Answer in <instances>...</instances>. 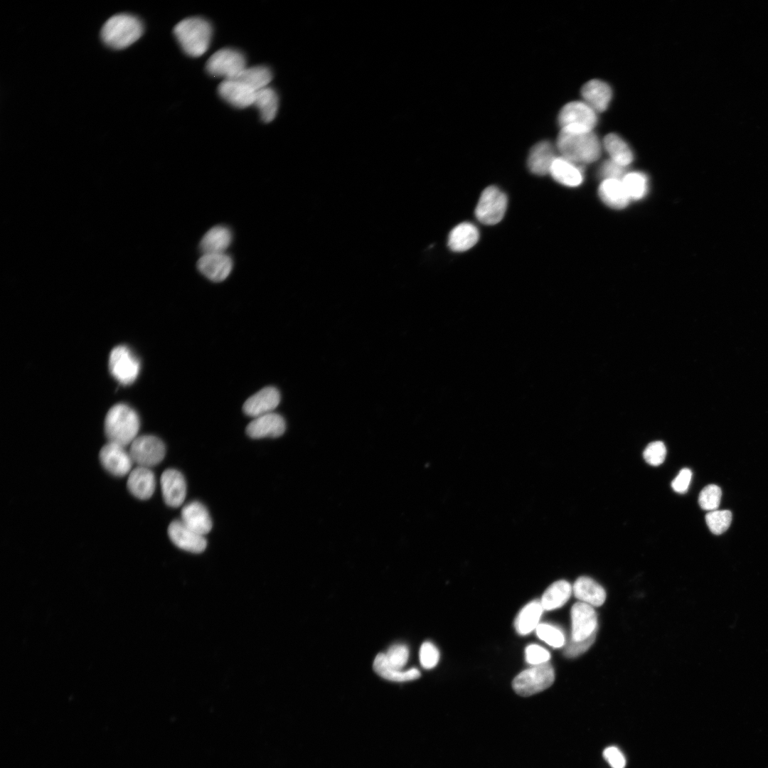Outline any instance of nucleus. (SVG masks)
<instances>
[{
	"label": "nucleus",
	"mask_w": 768,
	"mask_h": 768,
	"mask_svg": "<svg viewBox=\"0 0 768 768\" xmlns=\"http://www.w3.org/2000/svg\"><path fill=\"white\" fill-rule=\"evenodd\" d=\"M555 146L561 156L579 165L597 161L602 153V144L593 131L575 133L561 129Z\"/></svg>",
	"instance_id": "1"
},
{
	"label": "nucleus",
	"mask_w": 768,
	"mask_h": 768,
	"mask_svg": "<svg viewBox=\"0 0 768 768\" xmlns=\"http://www.w3.org/2000/svg\"><path fill=\"white\" fill-rule=\"evenodd\" d=\"M174 34L182 50L191 57H200L208 49L213 28L201 17L186 18L174 28Z\"/></svg>",
	"instance_id": "2"
},
{
	"label": "nucleus",
	"mask_w": 768,
	"mask_h": 768,
	"mask_svg": "<svg viewBox=\"0 0 768 768\" xmlns=\"http://www.w3.org/2000/svg\"><path fill=\"white\" fill-rule=\"evenodd\" d=\"M139 426V417L132 407L117 404L106 415L105 434L109 442L125 447L137 437Z\"/></svg>",
	"instance_id": "3"
},
{
	"label": "nucleus",
	"mask_w": 768,
	"mask_h": 768,
	"mask_svg": "<svg viewBox=\"0 0 768 768\" xmlns=\"http://www.w3.org/2000/svg\"><path fill=\"white\" fill-rule=\"evenodd\" d=\"M144 26L136 16L119 14L110 17L103 25L101 38L109 47L123 49L135 43L142 36Z\"/></svg>",
	"instance_id": "4"
},
{
	"label": "nucleus",
	"mask_w": 768,
	"mask_h": 768,
	"mask_svg": "<svg viewBox=\"0 0 768 768\" xmlns=\"http://www.w3.org/2000/svg\"><path fill=\"white\" fill-rule=\"evenodd\" d=\"M597 121V113L584 101L567 103L560 110L558 117L561 129L575 133L593 131Z\"/></svg>",
	"instance_id": "5"
},
{
	"label": "nucleus",
	"mask_w": 768,
	"mask_h": 768,
	"mask_svg": "<svg viewBox=\"0 0 768 768\" xmlns=\"http://www.w3.org/2000/svg\"><path fill=\"white\" fill-rule=\"evenodd\" d=\"M555 671L553 666L545 663L533 666L521 671L512 683L515 692L521 696H530L549 688L554 682Z\"/></svg>",
	"instance_id": "6"
},
{
	"label": "nucleus",
	"mask_w": 768,
	"mask_h": 768,
	"mask_svg": "<svg viewBox=\"0 0 768 768\" xmlns=\"http://www.w3.org/2000/svg\"><path fill=\"white\" fill-rule=\"evenodd\" d=\"M246 68L244 54L231 48L217 50L208 58L206 65V69L210 75L224 80L235 78Z\"/></svg>",
	"instance_id": "7"
},
{
	"label": "nucleus",
	"mask_w": 768,
	"mask_h": 768,
	"mask_svg": "<svg viewBox=\"0 0 768 768\" xmlns=\"http://www.w3.org/2000/svg\"><path fill=\"white\" fill-rule=\"evenodd\" d=\"M507 204V196L501 190L496 186H489L480 196L475 216L483 224L495 225L503 219Z\"/></svg>",
	"instance_id": "8"
},
{
	"label": "nucleus",
	"mask_w": 768,
	"mask_h": 768,
	"mask_svg": "<svg viewBox=\"0 0 768 768\" xmlns=\"http://www.w3.org/2000/svg\"><path fill=\"white\" fill-rule=\"evenodd\" d=\"M129 454L138 466L151 467L159 464L164 458L166 447L157 437L150 434L137 437L131 443Z\"/></svg>",
	"instance_id": "9"
},
{
	"label": "nucleus",
	"mask_w": 768,
	"mask_h": 768,
	"mask_svg": "<svg viewBox=\"0 0 768 768\" xmlns=\"http://www.w3.org/2000/svg\"><path fill=\"white\" fill-rule=\"evenodd\" d=\"M109 369L112 375L120 383H133L140 370V363L133 352L126 346L112 349L109 358Z\"/></svg>",
	"instance_id": "10"
},
{
	"label": "nucleus",
	"mask_w": 768,
	"mask_h": 768,
	"mask_svg": "<svg viewBox=\"0 0 768 768\" xmlns=\"http://www.w3.org/2000/svg\"><path fill=\"white\" fill-rule=\"evenodd\" d=\"M99 458L104 469L115 476L129 473L134 463L124 446L109 442L100 449Z\"/></svg>",
	"instance_id": "11"
},
{
	"label": "nucleus",
	"mask_w": 768,
	"mask_h": 768,
	"mask_svg": "<svg viewBox=\"0 0 768 768\" xmlns=\"http://www.w3.org/2000/svg\"><path fill=\"white\" fill-rule=\"evenodd\" d=\"M572 639L583 641L597 630V614L593 607L585 602L575 603L571 609Z\"/></svg>",
	"instance_id": "12"
},
{
	"label": "nucleus",
	"mask_w": 768,
	"mask_h": 768,
	"mask_svg": "<svg viewBox=\"0 0 768 768\" xmlns=\"http://www.w3.org/2000/svg\"><path fill=\"white\" fill-rule=\"evenodd\" d=\"M168 535L176 546L188 552L199 553L207 546L205 535L190 529L181 520H174L170 523Z\"/></svg>",
	"instance_id": "13"
},
{
	"label": "nucleus",
	"mask_w": 768,
	"mask_h": 768,
	"mask_svg": "<svg viewBox=\"0 0 768 768\" xmlns=\"http://www.w3.org/2000/svg\"><path fill=\"white\" fill-rule=\"evenodd\" d=\"M218 92L232 106L243 109L253 105L256 91L237 79H229L219 84Z\"/></svg>",
	"instance_id": "14"
},
{
	"label": "nucleus",
	"mask_w": 768,
	"mask_h": 768,
	"mask_svg": "<svg viewBox=\"0 0 768 768\" xmlns=\"http://www.w3.org/2000/svg\"><path fill=\"white\" fill-rule=\"evenodd\" d=\"M161 487L164 502L171 507L180 506L186 496L183 475L175 469L165 470L161 476Z\"/></svg>",
	"instance_id": "15"
},
{
	"label": "nucleus",
	"mask_w": 768,
	"mask_h": 768,
	"mask_svg": "<svg viewBox=\"0 0 768 768\" xmlns=\"http://www.w3.org/2000/svg\"><path fill=\"white\" fill-rule=\"evenodd\" d=\"M199 272L208 279L219 282L225 279L233 269V260L225 253L204 254L198 261Z\"/></svg>",
	"instance_id": "16"
},
{
	"label": "nucleus",
	"mask_w": 768,
	"mask_h": 768,
	"mask_svg": "<svg viewBox=\"0 0 768 768\" xmlns=\"http://www.w3.org/2000/svg\"><path fill=\"white\" fill-rule=\"evenodd\" d=\"M286 429L284 419L279 414L270 412L257 417L246 427L247 434L253 439L278 437Z\"/></svg>",
	"instance_id": "17"
},
{
	"label": "nucleus",
	"mask_w": 768,
	"mask_h": 768,
	"mask_svg": "<svg viewBox=\"0 0 768 768\" xmlns=\"http://www.w3.org/2000/svg\"><path fill=\"white\" fill-rule=\"evenodd\" d=\"M280 393L274 387H265L250 397L244 403L243 412L254 418L272 412L280 402Z\"/></svg>",
	"instance_id": "18"
},
{
	"label": "nucleus",
	"mask_w": 768,
	"mask_h": 768,
	"mask_svg": "<svg viewBox=\"0 0 768 768\" xmlns=\"http://www.w3.org/2000/svg\"><path fill=\"white\" fill-rule=\"evenodd\" d=\"M555 148L550 142L544 140L535 144L530 150L527 159L529 171L537 176L550 173L553 162L558 156Z\"/></svg>",
	"instance_id": "19"
},
{
	"label": "nucleus",
	"mask_w": 768,
	"mask_h": 768,
	"mask_svg": "<svg viewBox=\"0 0 768 768\" xmlns=\"http://www.w3.org/2000/svg\"><path fill=\"white\" fill-rule=\"evenodd\" d=\"M181 521L190 529L203 535L208 533L213 526L208 509L197 501H191L182 508Z\"/></svg>",
	"instance_id": "20"
},
{
	"label": "nucleus",
	"mask_w": 768,
	"mask_h": 768,
	"mask_svg": "<svg viewBox=\"0 0 768 768\" xmlns=\"http://www.w3.org/2000/svg\"><path fill=\"white\" fill-rule=\"evenodd\" d=\"M584 102L597 113L605 111L612 98V90L607 82L594 79L587 82L581 89Z\"/></svg>",
	"instance_id": "21"
},
{
	"label": "nucleus",
	"mask_w": 768,
	"mask_h": 768,
	"mask_svg": "<svg viewBox=\"0 0 768 768\" xmlns=\"http://www.w3.org/2000/svg\"><path fill=\"white\" fill-rule=\"evenodd\" d=\"M127 486L129 491L137 498L149 499L156 487L154 474L148 467L137 466L129 472Z\"/></svg>",
	"instance_id": "22"
},
{
	"label": "nucleus",
	"mask_w": 768,
	"mask_h": 768,
	"mask_svg": "<svg viewBox=\"0 0 768 768\" xmlns=\"http://www.w3.org/2000/svg\"><path fill=\"white\" fill-rule=\"evenodd\" d=\"M549 174L555 181L569 187L580 186L584 179L583 171L580 165L561 156L555 158Z\"/></svg>",
	"instance_id": "23"
},
{
	"label": "nucleus",
	"mask_w": 768,
	"mask_h": 768,
	"mask_svg": "<svg viewBox=\"0 0 768 768\" xmlns=\"http://www.w3.org/2000/svg\"><path fill=\"white\" fill-rule=\"evenodd\" d=\"M479 238L476 226L469 222L456 225L449 233L447 245L454 252H464L474 246Z\"/></svg>",
	"instance_id": "24"
},
{
	"label": "nucleus",
	"mask_w": 768,
	"mask_h": 768,
	"mask_svg": "<svg viewBox=\"0 0 768 768\" xmlns=\"http://www.w3.org/2000/svg\"><path fill=\"white\" fill-rule=\"evenodd\" d=\"M598 194L604 204L614 209L624 208L630 201L622 180L604 179L599 186Z\"/></svg>",
	"instance_id": "25"
},
{
	"label": "nucleus",
	"mask_w": 768,
	"mask_h": 768,
	"mask_svg": "<svg viewBox=\"0 0 768 768\" xmlns=\"http://www.w3.org/2000/svg\"><path fill=\"white\" fill-rule=\"evenodd\" d=\"M233 240L231 230L224 225L210 228L200 242V250L204 254L223 253Z\"/></svg>",
	"instance_id": "26"
},
{
	"label": "nucleus",
	"mask_w": 768,
	"mask_h": 768,
	"mask_svg": "<svg viewBox=\"0 0 768 768\" xmlns=\"http://www.w3.org/2000/svg\"><path fill=\"white\" fill-rule=\"evenodd\" d=\"M572 590L578 599L591 606L599 607L606 599L604 588L588 577H579L574 583Z\"/></svg>",
	"instance_id": "27"
},
{
	"label": "nucleus",
	"mask_w": 768,
	"mask_h": 768,
	"mask_svg": "<svg viewBox=\"0 0 768 768\" xmlns=\"http://www.w3.org/2000/svg\"><path fill=\"white\" fill-rule=\"evenodd\" d=\"M602 146L610 159L624 167L629 165L634 160V154L629 144L615 133L607 134L604 138Z\"/></svg>",
	"instance_id": "28"
},
{
	"label": "nucleus",
	"mask_w": 768,
	"mask_h": 768,
	"mask_svg": "<svg viewBox=\"0 0 768 768\" xmlns=\"http://www.w3.org/2000/svg\"><path fill=\"white\" fill-rule=\"evenodd\" d=\"M543 610L540 601L533 600L528 603L515 619L514 626L517 633L523 636L535 629Z\"/></svg>",
	"instance_id": "29"
},
{
	"label": "nucleus",
	"mask_w": 768,
	"mask_h": 768,
	"mask_svg": "<svg viewBox=\"0 0 768 768\" xmlns=\"http://www.w3.org/2000/svg\"><path fill=\"white\" fill-rule=\"evenodd\" d=\"M373 670L382 678L391 681L405 682L415 680L420 676L417 668H412L406 671L396 669L388 665L384 653L378 654L374 659Z\"/></svg>",
	"instance_id": "30"
},
{
	"label": "nucleus",
	"mask_w": 768,
	"mask_h": 768,
	"mask_svg": "<svg viewBox=\"0 0 768 768\" xmlns=\"http://www.w3.org/2000/svg\"><path fill=\"white\" fill-rule=\"evenodd\" d=\"M572 587L565 580L553 583L543 593L540 603L544 610H553L563 606L570 599Z\"/></svg>",
	"instance_id": "31"
},
{
	"label": "nucleus",
	"mask_w": 768,
	"mask_h": 768,
	"mask_svg": "<svg viewBox=\"0 0 768 768\" xmlns=\"http://www.w3.org/2000/svg\"><path fill=\"white\" fill-rule=\"evenodd\" d=\"M253 105L259 110L262 120L270 122L277 113L278 95L272 88L266 87L256 92Z\"/></svg>",
	"instance_id": "32"
},
{
	"label": "nucleus",
	"mask_w": 768,
	"mask_h": 768,
	"mask_svg": "<svg viewBox=\"0 0 768 768\" xmlns=\"http://www.w3.org/2000/svg\"><path fill=\"white\" fill-rule=\"evenodd\" d=\"M255 91L268 87V84L272 79V73L270 68L264 65H255L245 68L235 78Z\"/></svg>",
	"instance_id": "33"
},
{
	"label": "nucleus",
	"mask_w": 768,
	"mask_h": 768,
	"mask_svg": "<svg viewBox=\"0 0 768 768\" xmlns=\"http://www.w3.org/2000/svg\"><path fill=\"white\" fill-rule=\"evenodd\" d=\"M622 182L630 200H640L648 193L649 181L644 173L631 172L626 174L622 179Z\"/></svg>",
	"instance_id": "34"
},
{
	"label": "nucleus",
	"mask_w": 768,
	"mask_h": 768,
	"mask_svg": "<svg viewBox=\"0 0 768 768\" xmlns=\"http://www.w3.org/2000/svg\"><path fill=\"white\" fill-rule=\"evenodd\" d=\"M705 521L713 533L720 535L730 527L732 513L727 510L709 511L705 516Z\"/></svg>",
	"instance_id": "35"
},
{
	"label": "nucleus",
	"mask_w": 768,
	"mask_h": 768,
	"mask_svg": "<svg viewBox=\"0 0 768 768\" xmlns=\"http://www.w3.org/2000/svg\"><path fill=\"white\" fill-rule=\"evenodd\" d=\"M540 639L554 648H560L565 644V636L562 631L552 624H539L535 629Z\"/></svg>",
	"instance_id": "36"
},
{
	"label": "nucleus",
	"mask_w": 768,
	"mask_h": 768,
	"mask_svg": "<svg viewBox=\"0 0 768 768\" xmlns=\"http://www.w3.org/2000/svg\"><path fill=\"white\" fill-rule=\"evenodd\" d=\"M722 491L715 484H709L700 491L698 497L700 506L705 511L716 510L720 503Z\"/></svg>",
	"instance_id": "37"
},
{
	"label": "nucleus",
	"mask_w": 768,
	"mask_h": 768,
	"mask_svg": "<svg viewBox=\"0 0 768 768\" xmlns=\"http://www.w3.org/2000/svg\"><path fill=\"white\" fill-rule=\"evenodd\" d=\"M384 655L389 666L402 670L407 662L409 650L404 644H395L391 646Z\"/></svg>",
	"instance_id": "38"
},
{
	"label": "nucleus",
	"mask_w": 768,
	"mask_h": 768,
	"mask_svg": "<svg viewBox=\"0 0 768 768\" xmlns=\"http://www.w3.org/2000/svg\"><path fill=\"white\" fill-rule=\"evenodd\" d=\"M645 461L652 466L661 464L666 456V448L663 442L656 441L649 443L645 448L644 453Z\"/></svg>",
	"instance_id": "39"
},
{
	"label": "nucleus",
	"mask_w": 768,
	"mask_h": 768,
	"mask_svg": "<svg viewBox=\"0 0 768 768\" xmlns=\"http://www.w3.org/2000/svg\"><path fill=\"white\" fill-rule=\"evenodd\" d=\"M419 656L422 666L425 669H431L437 664L439 652L432 643L425 641L420 647Z\"/></svg>",
	"instance_id": "40"
},
{
	"label": "nucleus",
	"mask_w": 768,
	"mask_h": 768,
	"mask_svg": "<svg viewBox=\"0 0 768 768\" xmlns=\"http://www.w3.org/2000/svg\"><path fill=\"white\" fill-rule=\"evenodd\" d=\"M525 656L527 663L533 666L548 663L550 658L548 651L537 644L528 645L526 648Z\"/></svg>",
	"instance_id": "41"
},
{
	"label": "nucleus",
	"mask_w": 768,
	"mask_h": 768,
	"mask_svg": "<svg viewBox=\"0 0 768 768\" xmlns=\"http://www.w3.org/2000/svg\"><path fill=\"white\" fill-rule=\"evenodd\" d=\"M625 168L609 159L601 165L599 175L604 179L620 180L626 175Z\"/></svg>",
	"instance_id": "42"
},
{
	"label": "nucleus",
	"mask_w": 768,
	"mask_h": 768,
	"mask_svg": "<svg viewBox=\"0 0 768 768\" xmlns=\"http://www.w3.org/2000/svg\"><path fill=\"white\" fill-rule=\"evenodd\" d=\"M596 633L597 631L583 641H572L566 647L565 655L568 658H574L586 651L594 641Z\"/></svg>",
	"instance_id": "43"
},
{
	"label": "nucleus",
	"mask_w": 768,
	"mask_h": 768,
	"mask_svg": "<svg viewBox=\"0 0 768 768\" xmlns=\"http://www.w3.org/2000/svg\"><path fill=\"white\" fill-rule=\"evenodd\" d=\"M692 472L688 468L682 469L671 483L673 489L679 494L686 493L689 487Z\"/></svg>",
	"instance_id": "44"
},
{
	"label": "nucleus",
	"mask_w": 768,
	"mask_h": 768,
	"mask_svg": "<svg viewBox=\"0 0 768 768\" xmlns=\"http://www.w3.org/2000/svg\"><path fill=\"white\" fill-rule=\"evenodd\" d=\"M603 756L612 768H624L626 759L622 752L616 747L606 748Z\"/></svg>",
	"instance_id": "45"
}]
</instances>
